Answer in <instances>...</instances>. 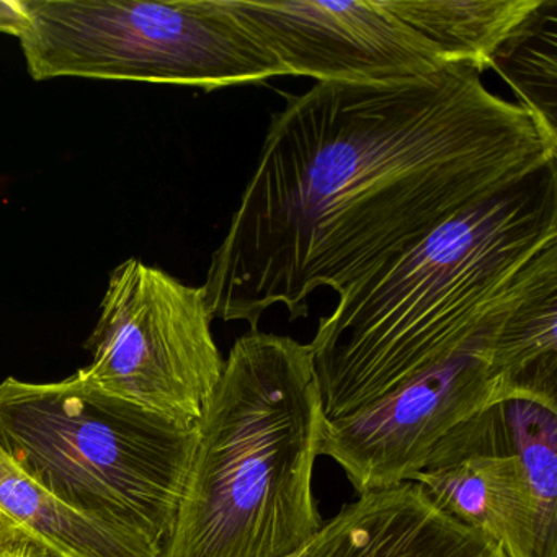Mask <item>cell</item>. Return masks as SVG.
Wrapping results in <instances>:
<instances>
[{
  "label": "cell",
  "instance_id": "6da1fadb",
  "mask_svg": "<svg viewBox=\"0 0 557 557\" xmlns=\"http://www.w3.org/2000/svg\"><path fill=\"white\" fill-rule=\"evenodd\" d=\"M273 113L211 257L208 308L250 331L273 306L306 318L466 208L557 161V128L449 63L417 79L315 83Z\"/></svg>",
  "mask_w": 557,
  "mask_h": 557
},
{
  "label": "cell",
  "instance_id": "7a4b0ae2",
  "mask_svg": "<svg viewBox=\"0 0 557 557\" xmlns=\"http://www.w3.org/2000/svg\"><path fill=\"white\" fill-rule=\"evenodd\" d=\"M557 282V165L459 211L338 295L309 344L329 422L451 357Z\"/></svg>",
  "mask_w": 557,
  "mask_h": 557
},
{
  "label": "cell",
  "instance_id": "3957f363",
  "mask_svg": "<svg viewBox=\"0 0 557 557\" xmlns=\"http://www.w3.org/2000/svg\"><path fill=\"white\" fill-rule=\"evenodd\" d=\"M329 420L309 344L249 331L205 404L159 557H289L324 520L312 492Z\"/></svg>",
  "mask_w": 557,
  "mask_h": 557
},
{
  "label": "cell",
  "instance_id": "277c9868",
  "mask_svg": "<svg viewBox=\"0 0 557 557\" xmlns=\"http://www.w3.org/2000/svg\"><path fill=\"white\" fill-rule=\"evenodd\" d=\"M197 442V423L115 396L81 370L58 383H0L5 453L67 507L158 549Z\"/></svg>",
  "mask_w": 557,
  "mask_h": 557
},
{
  "label": "cell",
  "instance_id": "5b68a950",
  "mask_svg": "<svg viewBox=\"0 0 557 557\" xmlns=\"http://www.w3.org/2000/svg\"><path fill=\"white\" fill-rule=\"evenodd\" d=\"M35 81L83 77L214 90L286 76L226 0H25Z\"/></svg>",
  "mask_w": 557,
  "mask_h": 557
},
{
  "label": "cell",
  "instance_id": "8992f818",
  "mask_svg": "<svg viewBox=\"0 0 557 557\" xmlns=\"http://www.w3.org/2000/svg\"><path fill=\"white\" fill-rule=\"evenodd\" d=\"M203 286L129 259L110 275L84 376L115 396L197 423L223 373Z\"/></svg>",
  "mask_w": 557,
  "mask_h": 557
},
{
  "label": "cell",
  "instance_id": "52a82bcc",
  "mask_svg": "<svg viewBox=\"0 0 557 557\" xmlns=\"http://www.w3.org/2000/svg\"><path fill=\"white\" fill-rule=\"evenodd\" d=\"M513 309L383 399L329 422L321 456L344 469L358 495L410 481L455 426L507 400L494 347Z\"/></svg>",
  "mask_w": 557,
  "mask_h": 557
},
{
  "label": "cell",
  "instance_id": "ba28073f",
  "mask_svg": "<svg viewBox=\"0 0 557 557\" xmlns=\"http://www.w3.org/2000/svg\"><path fill=\"white\" fill-rule=\"evenodd\" d=\"M275 54L286 76L318 83H391L445 67L438 50L387 11L383 0H226Z\"/></svg>",
  "mask_w": 557,
  "mask_h": 557
},
{
  "label": "cell",
  "instance_id": "9c48e42d",
  "mask_svg": "<svg viewBox=\"0 0 557 557\" xmlns=\"http://www.w3.org/2000/svg\"><path fill=\"white\" fill-rule=\"evenodd\" d=\"M410 481L505 557H557V534L544 527L505 400L455 426Z\"/></svg>",
  "mask_w": 557,
  "mask_h": 557
},
{
  "label": "cell",
  "instance_id": "30bf717a",
  "mask_svg": "<svg viewBox=\"0 0 557 557\" xmlns=\"http://www.w3.org/2000/svg\"><path fill=\"white\" fill-rule=\"evenodd\" d=\"M299 557H505L474 528L451 517L417 482L358 495L324 521Z\"/></svg>",
  "mask_w": 557,
  "mask_h": 557
},
{
  "label": "cell",
  "instance_id": "8fae6325",
  "mask_svg": "<svg viewBox=\"0 0 557 557\" xmlns=\"http://www.w3.org/2000/svg\"><path fill=\"white\" fill-rule=\"evenodd\" d=\"M387 11L422 35L445 63L484 73L528 27L544 0H383Z\"/></svg>",
  "mask_w": 557,
  "mask_h": 557
},
{
  "label": "cell",
  "instance_id": "7c38bea8",
  "mask_svg": "<svg viewBox=\"0 0 557 557\" xmlns=\"http://www.w3.org/2000/svg\"><path fill=\"white\" fill-rule=\"evenodd\" d=\"M0 508L40 537L58 557H159L136 534L92 520L64 505L0 446Z\"/></svg>",
  "mask_w": 557,
  "mask_h": 557
},
{
  "label": "cell",
  "instance_id": "4fadbf2b",
  "mask_svg": "<svg viewBox=\"0 0 557 557\" xmlns=\"http://www.w3.org/2000/svg\"><path fill=\"white\" fill-rule=\"evenodd\" d=\"M494 363L507 400H536L557 409V282L528 296L505 319Z\"/></svg>",
  "mask_w": 557,
  "mask_h": 557
},
{
  "label": "cell",
  "instance_id": "5bb4252c",
  "mask_svg": "<svg viewBox=\"0 0 557 557\" xmlns=\"http://www.w3.org/2000/svg\"><path fill=\"white\" fill-rule=\"evenodd\" d=\"M0 557H58L40 537L0 508Z\"/></svg>",
  "mask_w": 557,
  "mask_h": 557
},
{
  "label": "cell",
  "instance_id": "9a60e30c",
  "mask_svg": "<svg viewBox=\"0 0 557 557\" xmlns=\"http://www.w3.org/2000/svg\"><path fill=\"white\" fill-rule=\"evenodd\" d=\"M27 27V14L21 0H0V32L21 37Z\"/></svg>",
  "mask_w": 557,
  "mask_h": 557
},
{
  "label": "cell",
  "instance_id": "2e32d148",
  "mask_svg": "<svg viewBox=\"0 0 557 557\" xmlns=\"http://www.w3.org/2000/svg\"><path fill=\"white\" fill-rule=\"evenodd\" d=\"M301 553H302V550H301ZM301 553L293 554V556H289V557H299V556H301Z\"/></svg>",
  "mask_w": 557,
  "mask_h": 557
}]
</instances>
